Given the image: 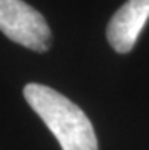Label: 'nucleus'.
I'll return each mask as SVG.
<instances>
[{
    "mask_svg": "<svg viewBox=\"0 0 149 150\" xmlns=\"http://www.w3.org/2000/svg\"><path fill=\"white\" fill-rule=\"evenodd\" d=\"M0 30L31 50L46 52L50 47L52 32L44 17L23 0H0Z\"/></svg>",
    "mask_w": 149,
    "mask_h": 150,
    "instance_id": "nucleus-2",
    "label": "nucleus"
},
{
    "mask_svg": "<svg viewBox=\"0 0 149 150\" xmlns=\"http://www.w3.org/2000/svg\"><path fill=\"white\" fill-rule=\"evenodd\" d=\"M23 94L63 150H98V138L91 121L70 99L40 83H28Z\"/></svg>",
    "mask_w": 149,
    "mask_h": 150,
    "instance_id": "nucleus-1",
    "label": "nucleus"
},
{
    "mask_svg": "<svg viewBox=\"0 0 149 150\" xmlns=\"http://www.w3.org/2000/svg\"><path fill=\"white\" fill-rule=\"evenodd\" d=\"M149 18V0H128L111 17L107 38L117 53H128L135 46Z\"/></svg>",
    "mask_w": 149,
    "mask_h": 150,
    "instance_id": "nucleus-3",
    "label": "nucleus"
}]
</instances>
